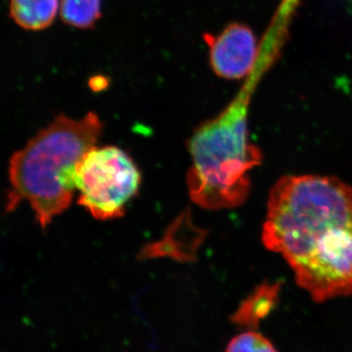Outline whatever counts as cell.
Segmentation results:
<instances>
[{
    "label": "cell",
    "mask_w": 352,
    "mask_h": 352,
    "mask_svg": "<svg viewBox=\"0 0 352 352\" xmlns=\"http://www.w3.org/2000/svg\"><path fill=\"white\" fill-rule=\"evenodd\" d=\"M103 124L97 113L82 119L58 116L15 152L9 161L7 210L28 201L44 228L69 208L75 193L76 168L100 138Z\"/></svg>",
    "instance_id": "3"
},
{
    "label": "cell",
    "mask_w": 352,
    "mask_h": 352,
    "mask_svg": "<svg viewBox=\"0 0 352 352\" xmlns=\"http://www.w3.org/2000/svg\"><path fill=\"white\" fill-rule=\"evenodd\" d=\"M59 14L66 25L94 29L102 17V0H61Z\"/></svg>",
    "instance_id": "8"
},
{
    "label": "cell",
    "mask_w": 352,
    "mask_h": 352,
    "mask_svg": "<svg viewBox=\"0 0 352 352\" xmlns=\"http://www.w3.org/2000/svg\"><path fill=\"white\" fill-rule=\"evenodd\" d=\"M140 183L136 164L115 146L92 148L78 164L75 175L78 204L100 220L122 217Z\"/></svg>",
    "instance_id": "4"
},
{
    "label": "cell",
    "mask_w": 352,
    "mask_h": 352,
    "mask_svg": "<svg viewBox=\"0 0 352 352\" xmlns=\"http://www.w3.org/2000/svg\"><path fill=\"white\" fill-rule=\"evenodd\" d=\"M281 286L280 282L258 285L231 315V322L245 330H256L277 307Z\"/></svg>",
    "instance_id": "6"
},
{
    "label": "cell",
    "mask_w": 352,
    "mask_h": 352,
    "mask_svg": "<svg viewBox=\"0 0 352 352\" xmlns=\"http://www.w3.org/2000/svg\"><path fill=\"white\" fill-rule=\"evenodd\" d=\"M212 71L226 80L245 78L256 63L259 46L249 25L233 23L219 34L204 36Z\"/></svg>",
    "instance_id": "5"
},
{
    "label": "cell",
    "mask_w": 352,
    "mask_h": 352,
    "mask_svg": "<svg viewBox=\"0 0 352 352\" xmlns=\"http://www.w3.org/2000/svg\"><path fill=\"white\" fill-rule=\"evenodd\" d=\"M59 12V0H10L9 3L11 19L27 31L47 29Z\"/></svg>",
    "instance_id": "7"
},
{
    "label": "cell",
    "mask_w": 352,
    "mask_h": 352,
    "mask_svg": "<svg viewBox=\"0 0 352 352\" xmlns=\"http://www.w3.org/2000/svg\"><path fill=\"white\" fill-rule=\"evenodd\" d=\"M261 238L314 302L352 295L351 185L333 176H283L268 197Z\"/></svg>",
    "instance_id": "1"
},
{
    "label": "cell",
    "mask_w": 352,
    "mask_h": 352,
    "mask_svg": "<svg viewBox=\"0 0 352 352\" xmlns=\"http://www.w3.org/2000/svg\"><path fill=\"white\" fill-rule=\"evenodd\" d=\"M226 352H279L272 342L256 330H245L229 340Z\"/></svg>",
    "instance_id": "9"
},
{
    "label": "cell",
    "mask_w": 352,
    "mask_h": 352,
    "mask_svg": "<svg viewBox=\"0 0 352 352\" xmlns=\"http://www.w3.org/2000/svg\"><path fill=\"white\" fill-rule=\"evenodd\" d=\"M272 66L270 58L259 56L235 98L190 138L188 191L191 200L201 208H238L249 197L250 171L263 162L261 149L249 140V109L259 82Z\"/></svg>",
    "instance_id": "2"
}]
</instances>
